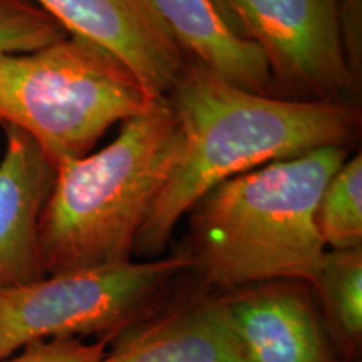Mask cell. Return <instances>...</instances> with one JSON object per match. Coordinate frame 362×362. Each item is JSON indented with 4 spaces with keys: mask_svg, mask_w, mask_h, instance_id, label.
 <instances>
[{
    "mask_svg": "<svg viewBox=\"0 0 362 362\" xmlns=\"http://www.w3.org/2000/svg\"><path fill=\"white\" fill-rule=\"evenodd\" d=\"M309 285L322 300L334 339L354 356L362 341V248L325 250Z\"/></svg>",
    "mask_w": 362,
    "mask_h": 362,
    "instance_id": "7c38bea8",
    "label": "cell"
},
{
    "mask_svg": "<svg viewBox=\"0 0 362 362\" xmlns=\"http://www.w3.org/2000/svg\"><path fill=\"white\" fill-rule=\"evenodd\" d=\"M171 39L187 56L226 83L269 94L267 59L226 24L214 0H146Z\"/></svg>",
    "mask_w": 362,
    "mask_h": 362,
    "instance_id": "8fae6325",
    "label": "cell"
},
{
    "mask_svg": "<svg viewBox=\"0 0 362 362\" xmlns=\"http://www.w3.org/2000/svg\"><path fill=\"white\" fill-rule=\"evenodd\" d=\"M66 34L33 0H0V56L33 52Z\"/></svg>",
    "mask_w": 362,
    "mask_h": 362,
    "instance_id": "5bb4252c",
    "label": "cell"
},
{
    "mask_svg": "<svg viewBox=\"0 0 362 362\" xmlns=\"http://www.w3.org/2000/svg\"><path fill=\"white\" fill-rule=\"evenodd\" d=\"M99 362H247L221 296H194L161 307Z\"/></svg>",
    "mask_w": 362,
    "mask_h": 362,
    "instance_id": "30bf717a",
    "label": "cell"
},
{
    "mask_svg": "<svg viewBox=\"0 0 362 362\" xmlns=\"http://www.w3.org/2000/svg\"><path fill=\"white\" fill-rule=\"evenodd\" d=\"M166 98L178 117L181 148L136 237L133 253L144 260L163 255L181 216L210 189L269 163L344 146L361 121L352 103L253 93L192 61Z\"/></svg>",
    "mask_w": 362,
    "mask_h": 362,
    "instance_id": "6da1fadb",
    "label": "cell"
},
{
    "mask_svg": "<svg viewBox=\"0 0 362 362\" xmlns=\"http://www.w3.org/2000/svg\"><path fill=\"white\" fill-rule=\"evenodd\" d=\"M346 146L269 163L210 189L188 214L193 270L228 292L272 280L309 284L324 252L317 205Z\"/></svg>",
    "mask_w": 362,
    "mask_h": 362,
    "instance_id": "7a4b0ae2",
    "label": "cell"
},
{
    "mask_svg": "<svg viewBox=\"0 0 362 362\" xmlns=\"http://www.w3.org/2000/svg\"><path fill=\"white\" fill-rule=\"evenodd\" d=\"M69 35L106 49L155 96H168L188 59L146 0H33Z\"/></svg>",
    "mask_w": 362,
    "mask_h": 362,
    "instance_id": "52a82bcc",
    "label": "cell"
},
{
    "mask_svg": "<svg viewBox=\"0 0 362 362\" xmlns=\"http://www.w3.org/2000/svg\"><path fill=\"white\" fill-rule=\"evenodd\" d=\"M221 298L247 362H341L329 347L309 284L272 280Z\"/></svg>",
    "mask_w": 362,
    "mask_h": 362,
    "instance_id": "ba28073f",
    "label": "cell"
},
{
    "mask_svg": "<svg viewBox=\"0 0 362 362\" xmlns=\"http://www.w3.org/2000/svg\"><path fill=\"white\" fill-rule=\"evenodd\" d=\"M317 230L325 248L351 250L362 243V158L361 153L341 165L329 180L319 205Z\"/></svg>",
    "mask_w": 362,
    "mask_h": 362,
    "instance_id": "4fadbf2b",
    "label": "cell"
},
{
    "mask_svg": "<svg viewBox=\"0 0 362 362\" xmlns=\"http://www.w3.org/2000/svg\"><path fill=\"white\" fill-rule=\"evenodd\" d=\"M158 98L116 56L76 35L0 56V128L25 133L54 166L89 155Z\"/></svg>",
    "mask_w": 362,
    "mask_h": 362,
    "instance_id": "277c9868",
    "label": "cell"
},
{
    "mask_svg": "<svg viewBox=\"0 0 362 362\" xmlns=\"http://www.w3.org/2000/svg\"><path fill=\"white\" fill-rule=\"evenodd\" d=\"M189 270L193 259L185 250L0 288V359L37 341L133 327L165 305L171 287Z\"/></svg>",
    "mask_w": 362,
    "mask_h": 362,
    "instance_id": "5b68a950",
    "label": "cell"
},
{
    "mask_svg": "<svg viewBox=\"0 0 362 362\" xmlns=\"http://www.w3.org/2000/svg\"><path fill=\"white\" fill-rule=\"evenodd\" d=\"M226 24L260 49L272 84L296 101L349 103L339 0H214Z\"/></svg>",
    "mask_w": 362,
    "mask_h": 362,
    "instance_id": "8992f818",
    "label": "cell"
},
{
    "mask_svg": "<svg viewBox=\"0 0 362 362\" xmlns=\"http://www.w3.org/2000/svg\"><path fill=\"white\" fill-rule=\"evenodd\" d=\"M181 148L168 98L121 124L112 143L56 166L39 221L44 275L124 264Z\"/></svg>",
    "mask_w": 362,
    "mask_h": 362,
    "instance_id": "3957f363",
    "label": "cell"
},
{
    "mask_svg": "<svg viewBox=\"0 0 362 362\" xmlns=\"http://www.w3.org/2000/svg\"><path fill=\"white\" fill-rule=\"evenodd\" d=\"M0 160V288L44 277L39 221L51 194L56 166L19 129L6 128Z\"/></svg>",
    "mask_w": 362,
    "mask_h": 362,
    "instance_id": "9c48e42d",
    "label": "cell"
},
{
    "mask_svg": "<svg viewBox=\"0 0 362 362\" xmlns=\"http://www.w3.org/2000/svg\"><path fill=\"white\" fill-rule=\"evenodd\" d=\"M339 30L347 64L356 83L361 79L362 62V0H339Z\"/></svg>",
    "mask_w": 362,
    "mask_h": 362,
    "instance_id": "2e32d148",
    "label": "cell"
},
{
    "mask_svg": "<svg viewBox=\"0 0 362 362\" xmlns=\"http://www.w3.org/2000/svg\"><path fill=\"white\" fill-rule=\"evenodd\" d=\"M106 356V339L88 344L79 337L37 341L0 362H99Z\"/></svg>",
    "mask_w": 362,
    "mask_h": 362,
    "instance_id": "9a60e30c",
    "label": "cell"
}]
</instances>
